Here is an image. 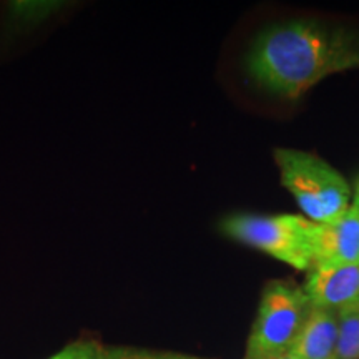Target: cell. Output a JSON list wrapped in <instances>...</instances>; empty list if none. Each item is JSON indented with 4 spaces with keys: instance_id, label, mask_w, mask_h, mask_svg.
I'll list each match as a JSON object with an SVG mask.
<instances>
[{
    "instance_id": "5b68a950",
    "label": "cell",
    "mask_w": 359,
    "mask_h": 359,
    "mask_svg": "<svg viewBox=\"0 0 359 359\" xmlns=\"http://www.w3.org/2000/svg\"><path fill=\"white\" fill-rule=\"evenodd\" d=\"M306 291L311 306L341 311L359 304V264L314 266L308 271Z\"/></svg>"
},
{
    "instance_id": "ba28073f",
    "label": "cell",
    "mask_w": 359,
    "mask_h": 359,
    "mask_svg": "<svg viewBox=\"0 0 359 359\" xmlns=\"http://www.w3.org/2000/svg\"><path fill=\"white\" fill-rule=\"evenodd\" d=\"M334 359H359V304L338 311Z\"/></svg>"
},
{
    "instance_id": "8fae6325",
    "label": "cell",
    "mask_w": 359,
    "mask_h": 359,
    "mask_svg": "<svg viewBox=\"0 0 359 359\" xmlns=\"http://www.w3.org/2000/svg\"><path fill=\"white\" fill-rule=\"evenodd\" d=\"M102 346L95 339H77L48 359H98Z\"/></svg>"
},
{
    "instance_id": "30bf717a",
    "label": "cell",
    "mask_w": 359,
    "mask_h": 359,
    "mask_svg": "<svg viewBox=\"0 0 359 359\" xmlns=\"http://www.w3.org/2000/svg\"><path fill=\"white\" fill-rule=\"evenodd\" d=\"M98 359H206L201 356L178 351H161L133 346H102Z\"/></svg>"
},
{
    "instance_id": "7a4b0ae2",
    "label": "cell",
    "mask_w": 359,
    "mask_h": 359,
    "mask_svg": "<svg viewBox=\"0 0 359 359\" xmlns=\"http://www.w3.org/2000/svg\"><path fill=\"white\" fill-rule=\"evenodd\" d=\"M273 155L281 185L293 195L303 217L326 224L351 208L353 191L348 182L320 156L296 148H276Z\"/></svg>"
},
{
    "instance_id": "52a82bcc",
    "label": "cell",
    "mask_w": 359,
    "mask_h": 359,
    "mask_svg": "<svg viewBox=\"0 0 359 359\" xmlns=\"http://www.w3.org/2000/svg\"><path fill=\"white\" fill-rule=\"evenodd\" d=\"M338 341V311L311 308L291 354L298 359H334Z\"/></svg>"
},
{
    "instance_id": "9c48e42d",
    "label": "cell",
    "mask_w": 359,
    "mask_h": 359,
    "mask_svg": "<svg viewBox=\"0 0 359 359\" xmlns=\"http://www.w3.org/2000/svg\"><path fill=\"white\" fill-rule=\"evenodd\" d=\"M62 4L55 2H13L8 12V20L13 25L19 27L20 30L29 29V27L40 25L48 17H52Z\"/></svg>"
},
{
    "instance_id": "277c9868",
    "label": "cell",
    "mask_w": 359,
    "mask_h": 359,
    "mask_svg": "<svg viewBox=\"0 0 359 359\" xmlns=\"http://www.w3.org/2000/svg\"><path fill=\"white\" fill-rule=\"evenodd\" d=\"M311 308L303 288L288 281H269L251 325L245 359H275L288 354Z\"/></svg>"
},
{
    "instance_id": "7c38bea8",
    "label": "cell",
    "mask_w": 359,
    "mask_h": 359,
    "mask_svg": "<svg viewBox=\"0 0 359 359\" xmlns=\"http://www.w3.org/2000/svg\"><path fill=\"white\" fill-rule=\"evenodd\" d=\"M353 203L359 206V178L356 180V187H354V193H353Z\"/></svg>"
},
{
    "instance_id": "3957f363",
    "label": "cell",
    "mask_w": 359,
    "mask_h": 359,
    "mask_svg": "<svg viewBox=\"0 0 359 359\" xmlns=\"http://www.w3.org/2000/svg\"><path fill=\"white\" fill-rule=\"evenodd\" d=\"M316 226L306 217L290 213H236L222 222L223 235L299 271H309L314 264Z\"/></svg>"
},
{
    "instance_id": "8992f818",
    "label": "cell",
    "mask_w": 359,
    "mask_h": 359,
    "mask_svg": "<svg viewBox=\"0 0 359 359\" xmlns=\"http://www.w3.org/2000/svg\"><path fill=\"white\" fill-rule=\"evenodd\" d=\"M359 264V206L351 205L343 217L318 224L314 233V266Z\"/></svg>"
},
{
    "instance_id": "6da1fadb",
    "label": "cell",
    "mask_w": 359,
    "mask_h": 359,
    "mask_svg": "<svg viewBox=\"0 0 359 359\" xmlns=\"http://www.w3.org/2000/svg\"><path fill=\"white\" fill-rule=\"evenodd\" d=\"M246 69L266 92L294 100L330 75L359 69V30L316 20L273 24L251 43Z\"/></svg>"
},
{
    "instance_id": "4fadbf2b",
    "label": "cell",
    "mask_w": 359,
    "mask_h": 359,
    "mask_svg": "<svg viewBox=\"0 0 359 359\" xmlns=\"http://www.w3.org/2000/svg\"><path fill=\"white\" fill-rule=\"evenodd\" d=\"M275 359H298V358L293 356L291 353H288V354H285V356H280V358H275Z\"/></svg>"
}]
</instances>
